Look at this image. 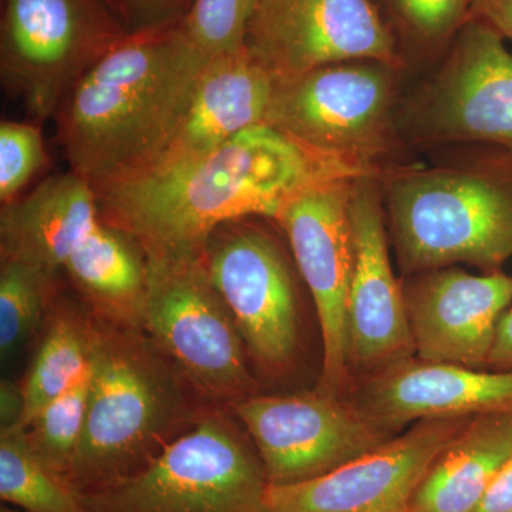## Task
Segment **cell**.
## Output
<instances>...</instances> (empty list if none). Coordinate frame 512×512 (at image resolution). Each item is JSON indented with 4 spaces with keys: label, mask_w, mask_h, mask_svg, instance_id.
<instances>
[{
    "label": "cell",
    "mask_w": 512,
    "mask_h": 512,
    "mask_svg": "<svg viewBox=\"0 0 512 512\" xmlns=\"http://www.w3.org/2000/svg\"><path fill=\"white\" fill-rule=\"evenodd\" d=\"M467 419L423 420L382 446L330 471L269 485L266 512H406L424 474Z\"/></svg>",
    "instance_id": "obj_14"
},
{
    "label": "cell",
    "mask_w": 512,
    "mask_h": 512,
    "mask_svg": "<svg viewBox=\"0 0 512 512\" xmlns=\"http://www.w3.org/2000/svg\"><path fill=\"white\" fill-rule=\"evenodd\" d=\"M93 336L94 318L66 306L57 309L22 384L26 402L22 429L89 373Z\"/></svg>",
    "instance_id": "obj_22"
},
{
    "label": "cell",
    "mask_w": 512,
    "mask_h": 512,
    "mask_svg": "<svg viewBox=\"0 0 512 512\" xmlns=\"http://www.w3.org/2000/svg\"><path fill=\"white\" fill-rule=\"evenodd\" d=\"M512 450V413L473 417L431 463L406 512H474Z\"/></svg>",
    "instance_id": "obj_20"
},
{
    "label": "cell",
    "mask_w": 512,
    "mask_h": 512,
    "mask_svg": "<svg viewBox=\"0 0 512 512\" xmlns=\"http://www.w3.org/2000/svg\"><path fill=\"white\" fill-rule=\"evenodd\" d=\"M258 5L259 0H192L181 26L204 55H232L247 47Z\"/></svg>",
    "instance_id": "obj_26"
},
{
    "label": "cell",
    "mask_w": 512,
    "mask_h": 512,
    "mask_svg": "<svg viewBox=\"0 0 512 512\" xmlns=\"http://www.w3.org/2000/svg\"><path fill=\"white\" fill-rule=\"evenodd\" d=\"M474 512H512V450Z\"/></svg>",
    "instance_id": "obj_31"
},
{
    "label": "cell",
    "mask_w": 512,
    "mask_h": 512,
    "mask_svg": "<svg viewBox=\"0 0 512 512\" xmlns=\"http://www.w3.org/2000/svg\"><path fill=\"white\" fill-rule=\"evenodd\" d=\"M353 271L348 299L350 373L360 377L416 356L402 285L390 262L377 175L353 184Z\"/></svg>",
    "instance_id": "obj_15"
},
{
    "label": "cell",
    "mask_w": 512,
    "mask_h": 512,
    "mask_svg": "<svg viewBox=\"0 0 512 512\" xmlns=\"http://www.w3.org/2000/svg\"><path fill=\"white\" fill-rule=\"evenodd\" d=\"M111 9L131 30L181 22L192 0H109Z\"/></svg>",
    "instance_id": "obj_29"
},
{
    "label": "cell",
    "mask_w": 512,
    "mask_h": 512,
    "mask_svg": "<svg viewBox=\"0 0 512 512\" xmlns=\"http://www.w3.org/2000/svg\"><path fill=\"white\" fill-rule=\"evenodd\" d=\"M128 32L106 0H5L3 79L32 116L46 119Z\"/></svg>",
    "instance_id": "obj_7"
},
{
    "label": "cell",
    "mask_w": 512,
    "mask_h": 512,
    "mask_svg": "<svg viewBox=\"0 0 512 512\" xmlns=\"http://www.w3.org/2000/svg\"><path fill=\"white\" fill-rule=\"evenodd\" d=\"M46 161L39 128L32 124L3 121L0 126V201L18 200L20 192L39 173Z\"/></svg>",
    "instance_id": "obj_27"
},
{
    "label": "cell",
    "mask_w": 512,
    "mask_h": 512,
    "mask_svg": "<svg viewBox=\"0 0 512 512\" xmlns=\"http://www.w3.org/2000/svg\"><path fill=\"white\" fill-rule=\"evenodd\" d=\"M63 271L92 306L113 325L141 329L147 293V262L128 235L103 217L67 259Z\"/></svg>",
    "instance_id": "obj_21"
},
{
    "label": "cell",
    "mask_w": 512,
    "mask_h": 512,
    "mask_svg": "<svg viewBox=\"0 0 512 512\" xmlns=\"http://www.w3.org/2000/svg\"><path fill=\"white\" fill-rule=\"evenodd\" d=\"M470 19L484 23L512 42V0H473Z\"/></svg>",
    "instance_id": "obj_30"
},
{
    "label": "cell",
    "mask_w": 512,
    "mask_h": 512,
    "mask_svg": "<svg viewBox=\"0 0 512 512\" xmlns=\"http://www.w3.org/2000/svg\"><path fill=\"white\" fill-rule=\"evenodd\" d=\"M210 59L181 22L128 32L56 111L72 173L99 190L153 167L183 123Z\"/></svg>",
    "instance_id": "obj_2"
},
{
    "label": "cell",
    "mask_w": 512,
    "mask_h": 512,
    "mask_svg": "<svg viewBox=\"0 0 512 512\" xmlns=\"http://www.w3.org/2000/svg\"><path fill=\"white\" fill-rule=\"evenodd\" d=\"M0 498L22 512H87L84 495L33 453L23 429L0 431Z\"/></svg>",
    "instance_id": "obj_23"
},
{
    "label": "cell",
    "mask_w": 512,
    "mask_h": 512,
    "mask_svg": "<svg viewBox=\"0 0 512 512\" xmlns=\"http://www.w3.org/2000/svg\"><path fill=\"white\" fill-rule=\"evenodd\" d=\"M473 0H390L397 18L423 42L437 43L470 20Z\"/></svg>",
    "instance_id": "obj_28"
},
{
    "label": "cell",
    "mask_w": 512,
    "mask_h": 512,
    "mask_svg": "<svg viewBox=\"0 0 512 512\" xmlns=\"http://www.w3.org/2000/svg\"><path fill=\"white\" fill-rule=\"evenodd\" d=\"M410 130L429 143H484L512 150V55L476 19L409 110Z\"/></svg>",
    "instance_id": "obj_11"
},
{
    "label": "cell",
    "mask_w": 512,
    "mask_h": 512,
    "mask_svg": "<svg viewBox=\"0 0 512 512\" xmlns=\"http://www.w3.org/2000/svg\"><path fill=\"white\" fill-rule=\"evenodd\" d=\"M106 2L109 3V0H106ZM109 6H110V3H109ZM110 8H111V6H110Z\"/></svg>",
    "instance_id": "obj_35"
},
{
    "label": "cell",
    "mask_w": 512,
    "mask_h": 512,
    "mask_svg": "<svg viewBox=\"0 0 512 512\" xmlns=\"http://www.w3.org/2000/svg\"><path fill=\"white\" fill-rule=\"evenodd\" d=\"M93 318L86 426L69 474L83 495L138 473L187 414V382L146 332Z\"/></svg>",
    "instance_id": "obj_4"
},
{
    "label": "cell",
    "mask_w": 512,
    "mask_h": 512,
    "mask_svg": "<svg viewBox=\"0 0 512 512\" xmlns=\"http://www.w3.org/2000/svg\"><path fill=\"white\" fill-rule=\"evenodd\" d=\"M357 178L313 185L284 205L275 221L284 229L318 312L323 360L319 392L340 396L349 382L348 299L353 271L350 217Z\"/></svg>",
    "instance_id": "obj_10"
},
{
    "label": "cell",
    "mask_w": 512,
    "mask_h": 512,
    "mask_svg": "<svg viewBox=\"0 0 512 512\" xmlns=\"http://www.w3.org/2000/svg\"><path fill=\"white\" fill-rule=\"evenodd\" d=\"M247 49L278 83L330 64L399 66L396 42L370 0H259Z\"/></svg>",
    "instance_id": "obj_12"
},
{
    "label": "cell",
    "mask_w": 512,
    "mask_h": 512,
    "mask_svg": "<svg viewBox=\"0 0 512 512\" xmlns=\"http://www.w3.org/2000/svg\"><path fill=\"white\" fill-rule=\"evenodd\" d=\"M101 220L92 185L72 173L57 175L25 197L3 205L2 258H15L57 278L67 259Z\"/></svg>",
    "instance_id": "obj_19"
},
{
    "label": "cell",
    "mask_w": 512,
    "mask_h": 512,
    "mask_svg": "<svg viewBox=\"0 0 512 512\" xmlns=\"http://www.w3.org/2000/svg\"><path fill=\"white\" fill-rule=\"evenodd\" d=\"M276 87L274 74L247 47L211 57L173 141L148 170L201 156L242 131L265 124Z\"/></svg>",
    "instance_id": "obj_18"
},
{
    "label": "cell",
    "mask_w": 512,
    "mask_h": 512,
    "mask_svg": "<svg viewBox=\"0 0 512 512\" xmlns=\"http://www.w3.org/2000/svg\"><path fill=\"white\" fill-rule=\"evenodd\" d=\"M55 278L15 258L0 269V353L9 359L35 333L52 301Z\"/></svg>",
    "instance_id": "obj_24"
},
{
    "label": "cell",
    "mask_w": 512,
    "mask_h": 512,
    "mask_svg": "<svg viewBox=\"0 0 512 512\" xmlns=\"http://www.w3.org/2000/svg\"><path fill=\"white\" fill-rule=\"evenodd\" d=\"M204 262L249 357L266 373L288 370L298 352V305L291 272L275 242L255 228L235 229L210 242Z\"/></svg>",
    "instance_id": "obj_13"
},
{
    "label": "cell",
    "mask_w": 512,
    "mask_h": 512,
    "mask_svg": "<svg viewBox=\"0 0 512 512\" xmlns=\"http://www.w3.org/2000/svg\"><path fill=\"white\" fill-rule=\"evenodd\" d=\"M268 488L255 447L225 414L210 412L84 503L87 512H266Z\"/></svg>",
    "instance_id": "obj_5"
},
{
    "label": "cell",
    "mask_w": 512,
    "mask_h": 512,
    "mask_svg": "<svg viewBox=\"0 0 512 512\" xmlns=\"http://www.w3.org/2000/svg\"><path fill=\"white\" fill-rule=\"evenodd\" d=\"M204 256H146L141 329L192 389L215 402L234 404L258 394V387L247 346L212 285Z\"/></svg>",
    "instance_id": "obj_6"
},
{
    "label": "cell",
    "mask_w": 512,
    "mask_h": 512,
    "mask_svg": "<svg viewBox=\"0 0 512 512\" xmlns=\"http://www.w3.org/2000/svg\"><path fill=\"white\" fill-rule=\"evenodd\" d=\"M402 288L417 359L487 369L512 276L446 266L410 275Z\"/></svg>",
    "instance_id": "obj_16"
},
{
    "label": "cell",
    "mask_w": 512,
    "mask_h": 512,
    "mask_svg": "<svg viewBox=\"0 0 512 512\" xmlns=\"http://www.w3.org/2000/svg\"><path fill=\"white\" fill-rule=\"evenodd\" d=\"M349 400L396 436L423 420L512 413V370L474 369L414 356L360 377Z\"/></svg>",
    "instance_id": "obj_17"
},
{
    "label": "cell",
    "mask_w": 512,
    "mask_h": 512,
    "mask_svg": "<svg viewBox=\"0 0 512 512\" xmlns=\"http://www.w3.org/2000/svg\"><path fill=\"white\" fill-rule=\"evenodd\" d=\"M393 70L363 60L278 83L265 124L316 153L379 174L376 160L392 138Z\"/></svg>",
    "instance_id": "obj_8"
},
{
    "label": "cell",
    "mask_w": 512,
    "mask_h": 512,
    "mask_svg": "<svg viewBox=\"0 0 512 512\" xmlns=\"http://www.w3.org/2000/svg\"><path fill=\"white\" fill-rule=\"evenodd\" d=\"M487 370H512V303L498 323Z\"/></svg>",
    "instance_id": "obj_33"
},
{
    "label": "cell",
    "mask_w": 512,
    "mask_h": 512,
    "mask_svg": "<svg viewBox=\"0 0 512 512\" xmlns=\"http://www.w3.org/2000/svg\"><path fill=\"white\" fill-rule=\"evenodd\" d=\"M231 407L248 431L269 485L313 480L394 437L350 400L318 389L286 396L255 394Z\"/></svg>",
    "instance_id": "obj_9"
},
{
    "label": "cell",
    "mask_w": 512,
    "mask_h": 512,
    "mask_svg": "<svg viewBox=\"0 0 512 512\" xmlns=\"http://www.w3.org/2000/svg\"><path fill=\"white\" fill-rule=\"evenodd\" d=\"M25 393L22 386L2 380L0 384V431L22 429L25 420Z\"/></svg>",
    "instance_id": "obj_32"
},
{
    "label": "cell",
    "mask_w": 512,
    "mask_h": 512,
    "mask_svg": "<svg viewBox=\"0 0 512 512\" xmlns=\"http://www.w3.org/2000/svg\"><path fill=\"white\" fill-rule=\"evenodd\" d=\"M376 175L323 156L269 124L220 147L96 190L101 217L144 256L202 258L222 225L274 218L296 195L336 178Z\"/></svg>",
    "instance_id": "obj_1"
},
{
    "label": "cell",
    "mask_w": 512,
    "mask_h": 512,
    "mask_svg": "<svg viewBox=\"0 0 512 512\" xmlns=\"http://www.w3.org/2000/svg\"><path fill=\"white\" fill-rule=\"evenodd\" d=\"M0 512H22V511L15 510V508H12V507H2V510H0Z\"/></svg>",
    "instance_id": "obj_34"
},
{
    "label": "cell",
    "mask_w": 512,
    "mask_h": 512,
    "mask_svg": "<svg viewBox=\"0 0 512 512\" xmlns=\"http://www.w3.org/2000/svg\"><path fill=\"white\" fill-rule=\"evenodd\" d=\"M404 275L456 264L501 271L512 258V150L466 164L407 167L379 177Z\"/></svg>",
    "instance_id": "obj_3"
},
{
    "label": "cell",
    "mask_w": 512,
    "mask_h": 512,
    "mask_svg": "<svg viewBox=\"0 0 512 512\" xmlns=\"http://www.w3.org/2000/svg\"><path fill=\"white\" fill-rule=\"evenodd\" d=\"M89 387L90 370L72 389L43 407L23 429L33 453L67 481L83 439Z\"/></svg>",
    "instance_id": "obj_25"
}]
</instances>
